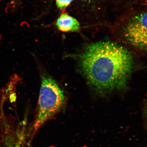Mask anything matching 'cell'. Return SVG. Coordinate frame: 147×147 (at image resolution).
<instances>
[{
  "label": "cell",
  "mask_w": 147,
  "mask_h": 147,
  "mask_svg": "<svg viewBox=\"0 0 147 147\" xmlns=\"http://www.w3.org/2000/svg\"><path fill=\"white\" fill-rule=\"evenodd\" d=\"M124 36L131 45L147 52V11L134 16L129 21Z\"/></svg>",
  "instance_id": "cell-3"
},
{
  "label": "cell",
  "mask_w": 147,
  "mask_h": 147,
  "mask_svg": "<svg viewBox=\"0 0 147 147\" xmlns=\"http://www.w3.org/2000/svg\"><path fill=\"white\" fill-rule=\"evenodd\" d=\"M40 79V88L36 114L32 127L33 134L62 110L65 105V93L56 81L38 64Z\"/></svg>",
  "instance_id": "cell-2"
},
{
  "label": "cell",
  "mask_w": 147,
  "mask_h": 147,
  "mask_svg": "<svg viewBox=\"0 0 147 147\" xmlns=\"http://www.w3.org/2000/svg\"><path fill=\"white\" fill-rule=\"evenodd\" d=\"M74 0H71V1L73 2ZM77 1H91V0H77Z\"/></svg>",
  "instance_id": "cell-7"
},
{
  "label": "cell",
  "mask_w": 147,
  "mask_h": 147,
  "mask_svg": "<svg viewBox=\"0 0 147 147\" xmlns=\"http://www.w3.org/2000/svg\"><path fill=\"white\" fill-rule=\"evenodd\" d=\"M14 147H22L21 146H20V144L19 143H18V144H16L15 145V146H14Z\"/></svg>",
  "instance_id": "cell-6"
},
{
  "label": "cell",
  "mask_w": 147,
  "mask_h": 147,
  "mask_svg": "<svg viewBox=\"0 0 147 147\" xmlns=\"http://www.w3.org/2000/svg\"><path fill=\"white\" fill-rule=\"evenodd\" d=\"M79 68L96 91L109 93L124 88L132 69L128 50L110 41L88 45L78 56Z\"/></svg>",
  "instance_id": "cell-1"
},
{
  "label": "cell",
  "mask_w": 147,
  "mask_h": 147,
  "mask_svg": "<svg viewBox=\"0 0 147 147\" xmlns=\"http://www.w3.org/2000/svg\"><path fill=\"white\" fill-rule=\"evenodd\" d=\"M56 26L60 31L65 32H77L80 28L79 21L66 13H62L59 16Z\"/></svg>",
  "instance_id": "cell-4"
},
{
  "label": "cell",
  "mask_w": 147,
  "mask_h": 147,
  "mask_svg": "<svg viewBox=\"0 0 147 147\" xmlns=\"http://www.w3.org/2000/svg\"><path fill=\"white\" fill-rule=\"evenodd\" d=\"M11 4L14 7L19 5L20 3V0H11Z\"/></svg>",
  "instance_id": "cell-5"
}]
</instances>
